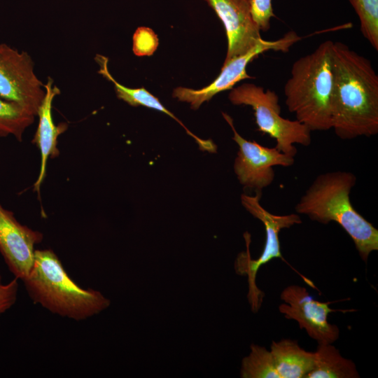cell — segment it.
I'll list each match as a JSON object with an SVG mask.
<instances>
[{
  "instance_id": "cell-8",
  "label": "cell",
  "mask_w": 378,
  "mask_h": 378,
  "mask_svg": "<svg viewBox=\"0 0 378 378\" xmlns=\"http://www.w3.org/2000/svg\"><path fill=\"white\" fill-rule=\"evenodd\" d=\"M300 39L294 31H288L281 38L275 41L262 38L253 48L244 55L223 63L220 74L210 85L200 90L178 87L174 90L172 96L179 101L189 103L192 109L197 110L203 102L209 101L215 94L232 89V87L241 80L252 78L246 72V66L259 55L268 50L287 52L290 48Z\"/></svg>"
},
{
  "instance_id": "cell-13",
  "label": "cell",
  "mask_w": 378,
  "mask_h": 378,
  "mask_svg": "<svg viewBox=\"0 0 378 378\" xmlns=\"http://www.w3.org/2000/svg\"><path fill=\"white\" fill-rule=\"evenodd\" d=\"M44 88L46 94L38 111V125L32 141L41 153L39 174L34 185V190L37 192L39 191L44 180L48 158H54L59 155L57 146L58 136L68 127L65 122L55 125L52 116V102L54 98L60 94V90L54 85L53 80L50 77L48 78Z\"/></svg>"
},
{
  "instance_id": "cell-9",
  "label": "cell",
  "mask_w": 378,
  "mask_h": 378,
  "mask_svg": "<svg viewBox=\"0 0 378 378\" xmlns=\"http://www.w3.org/2000/svg\"><path fill=\"white\" fill-rule=\"evenodd\" d=\"M223 116L230 126L234 134L233 140L239 146L234 170L239 183L244 187L261 192L274 180L273 167H287L293 164V156L283 153L275 147H265L255 141L245 139L237 132L231 117L225 113Z\"/></svg>"
},
{
  "instance_id": "cell-3",
  "label": "cell",
  "mask_w": 378,
  "mask_h": 378,
  "mask_svg": "<svg viewBox=\"0 0 378 378\" xmlns=\"http://www.w3.org/2000/svg\"><path fill=\"white\" fill-rule=\"evenodd\" d=\"M332 45L325 41L295 60L284 87L288 111L311 131L332 129Z\"/></svg>"
},
{
  "instance_id": "cell-1",
  "label": "cell",
  "mask_w": 378,
  "mask_h": 378,
  "mask_svg": "<svg viewBox=\"0 0 378 378\" xmlns=\"http://www.w3.org/2000/svg\"><path fill=\"white\" fill-rule=\"evenodd\" d=\"M332 129L341 139L378 133V75L344 43L332 45Z\"/></svg>"
},
{
  "instance_id": "cell-2",
  "label": "cell",
  "mask_w": 378,
  "mask_h": 378,
  "mask_svg": "<svg viewBox=\"0 0 378 378\" xmlns=\"http://www.w3.org/2000/svg\"><path fill=\"white\" fill-rule=\"evenodd\" d=\"M356 183L354 174L335 171L318 176L295 206V213L322 224L335 222L353 240L363 260L378 250V230L353 206L350 192Z\"/></svg>"
},
{
  "instance_id": "cell-6",
  "label": "cell",
  "mask_w": 378,
  "mask_h": 378,
  "mask_svg": "<svg viewBox=\"0 0 378 378\" xmlns=\"http://www.w3.org/2000/svg\"><path fill=\"white\" fill-rule=\"evenodd\" d=\"M260 197V192H256L254 196L243 194L241 196V202L253 217L260 220L264 225L266 234L264 248L257 260L251 259L247 237L244 234L247 241V251L240 253L235 262L237 272L241 275L246 274L248 276L250 288L248 298L253 309H258L260 304L258 297L260 292L255 283L259 268L274 258H282L279 239L280 231L302 223V220L297 213L287 215L271 214L261 206Z\"/></svg>"
},
{
  "instance_id": "cell-15",
  "label": "cell",
  "mask_w": 378,
  "mask_h": 378,
  "mask_svg": "<svg viewBox=\"0 0 378 378\" xmlns=\"http://www.w3.org/2000/svg\"><path fill=\"white\" fill-rule=\"evenodd\" d=\"M99 66V74L114 85V88L117 97L132 106H143L147 108H153L166 113L169 117L178 122L186 132L190 135L197 141V144H201L203 139L193 134L186 127L169 111H168L159 101V99L153 95L144 88H127L118 81H116L110 74L108 68V59L102 55L97 54L94 58Z\"/></svg>"
},
{
  "instance_id": "cell-17",
  "label": "cell",
  "mask_w": 378,
  "mask_h": 378,
  "mask_svg": "<svg viewBox=\"0 0 378 378\" xmlns=\"http://www.w3.org/2000/svg\"><path fill=\"white\" fill-rule=\"evenodd\" d=\"M34 117L22 106L0 98V136L11 135L22 141L23 133L34 122Z\"/></svg>"
},
{
  "instance_id": "cell-19",
  "label": "cell",
  "mask_w": 378,
  "mask_h": 378,
  "mask_svg": "<svg viewBox=\"0 0 378 378\" xmlns=\"http://www.w3.org/2000/svg\"><path fill=\"white\" fill-rule=\"evenodd\" d=\"M360 21V31L378 50V0H349Z\"/></svg>"
},
{
  "instance_id": "cell-10",
  "label": "cell",
  "mask_w": 378,
  "mask_h": 378,
  "mask_svg": "<svg viewBox=\"0 0 378 378\" xmlns=\"http://www.w3.org/2000/svg\"><path fill=\"white\" fill-rule=\"evenodd\" d=\"M280 298L285 303L279 306V312L287 319L296 321L300 328L318 344H332L338 339V327L328 321V314L335 312L330 308V302L315 300L305 288L298 285L285 288Z\"/></svg>"
},
{
  "instance_id": "cell-20",
  "label": "cell",
  "mask_w": 378,
  "mask_h": 378,
  "mask_svg": "<svg viewBox=\"0 0 378 378\" xmlns=\"http://www.w3.org/2000/svg\"><path fill=\"white\" fill-rule=\"evenodd\" d=\"M253 18L260 31H267L270 28V20L274 14L272 0H250Z\"/></svg>"
},
{
  "instance_id": "cell-18",
  "label": "cell",
  "mask_w": 378,
  "mask_h": 378,
  "mask_svg": "<svg viewBox=\"0 0 378 378\" xmlns=\"http://www.w3.org/2000/svg\"><path fill=\"white\" fill-rule=\"evenodd\" d=\"M242 378H280L270 351L265 346L251 345V352L241 362Z\"/></svg>"
},
{
  "instance_id": "cell-7",
  "label": "cell",
  "mask_w": 378,
  "mask_h": 378,
  "mask_svg": "<svg viewBox=\"0 0 378 378\" xmlns=\"http://www.w3.org/2000/svg\"><path fill=\"white\" fill-rule=\"evenodd\" d=\"M45 94L44 84L35 74L28 53L0 43V98L36 116Z\"/></svg>"
},
{
  "instance_id": "cell-5",
  "label": "cell",
  "mask_w": 378,
  "mask_h": 378,
  "mask_svg": "<svg viewBox=\"0 0 378 378\" xmlns=\"http://www.w3.org/2000/svg\"><path fill=\"white\" fill-rule=\"evenodd\" d=\"M228 98L234 105L252 107L258 130L275 139V148L281 153L295 157V144L310 145L312 131L297 120L281 116L279 97L275 92L265 90L253 83H244L232 88Z\"/></svg>"
},
{
  "instance_id": "cell-11",
  "label": "cell",
  "mask_w": 378,
  "mask_h": 378,
  "mask_svg": "<svg viewBox=\"0 0 378 378\" xmlns=\"http://www.w3.org/2000/svg\"><path fill=\"white\" fill-rule=\"evenodd\" d=\"M43 234L18 221L13 212L0 202V253L15 278L24 280L34 260V246Z\"/></svg>"
},
{
  "instance_id": "cell-21",
  "label": "cell",
  "mask_w": 378,
  "mask_h": 378,
  "mask_svg": "<svg viewBox=\"0 0 378 378\" xmlns=\"http://www.w3.org/2000/svg\"><path fill=\"white\" fill-rule=\"evenodd\" d=\"M18 292V279L4 284L0 275V316L16 302Z\"/></svg>"
},
{
  "instance_id": "cell-16",
  "label": "cell",
  "mask_w": 378,
  "mask_h": 378,
  "mask_svg": "<svg viewBox=\"0 0 378 378\" xmlns=\"http://www.w3.org/2000/svg\"><path fill=\"white\" fill-rule=\"evenodd\" d=\"M313 369L305 378H358L355 363L344 358L332 344H318Z\"/></svg>"
},
{
  "instance_id": "cell-14",
  "label": "cell",
  "mask_w": 378,
  "mask_h": 378,
  "mask_svg": "<svg viewBox=\"0 0 378 378\" xmlns=\"http://www.w3.org/2000/svg\"><path fill=\"white\" fill-rule=\"evenodd\" d=\"M270 351L280 378H305L314 366V352L305 351L297 341H273Z\"/></svg>"
},
{
  "instance_id": "cell-4",
  "label": "cell",
  "mask_w": 378,
  "mask_h": 378,
  "mask_svg": "<svg viewBox=\"0 0 378 378\" xmlns=\"http://www.w3.org/2000/svg\"><path fill=\"white\" fill-rule=\"evenodd\" d=\"M22 282L35 303L76 321L99 314L111 303L99 291L77 285L50 249L35 250L32 267Z\"/></svg>"
},
{
  "instance_id": "cell-12",
  "label": "cell",
  "mask_w": 378,
  "mask_h": 378,
  "mask_svg": "<svg viewBox=\"0 0 378 378\" xmlns=\"http://www.w3.org/2000/svg\"><path fill=\"white\" fill-rule=\"evenodd\" d=\"M223 22L227 39L224 63L244 55L262 39L254 21L250 0H204Z\"/></svg>"
}]
</instances>
